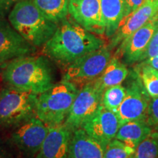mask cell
<instances>
[{"label": "cell", "mask_w": 158, "mask_h": 158, "mask_svg": "<svg viewBox=\"0 0 158 158\" xmlns=\"http://www.w3.org/2000/svg\"><path fill=\"white\" fill-rule=\"evenodd\" d=\"M103 92L92 81L84 85L77 94L64 124L74 131L94 115L102 104Z\"/></svg>", "instance_id": "obj_9"}, {"label": "cell", "mask_w": 158, "mask_h": 158, "mask_svg": "<svg viewBox=\"0 0 158 158\" xmlns=\"http://www.w3.org/2000/svg\"><path fill=\"white\" fill-rule=\"evenodd\" d=\"M147 120L149 125L158 132V97L151 98L148 106Z\"/></svg>", "instance_id": "obj_25"}, {"label": "cell", "mask_w": 158, "mask_h": 158, "mask_svg": "<svg viewBox=\"0 0 158 158\" xmlns=\"http://www.w3.org/2000/svg\"><path fill=\"white\" fill-rule=\"evenodd\" d=\"M157 13L158 0H145L138 8L122 20L115 34L110 37L108 48L111 51L118 47L124 40L155 18Z\"/></svg>", "instance_id": "obj_11"}, {"label": "cell", "mask_w": 158, "mask_h": 158, "mask_svg": "<svg viewBox=\"0 0 158 158\" xmlns=\"http://www.w3.org/2000/svg\"><path fill=\"white\" fill-rule=\"evenodd\" d=\"M158 27L155 18L143 26L117 47L114 56L122 59L125 64L140 62L152 37Z\"/></svg>", "instance_id": "obj_12"}, {"label": "cell", "mask_w": 158, "mask_h": 158, "mask_svg": "<svg viewBox=\"0 0 158 158\" xmlns=\"http://www.w3.org/2000/svg\"><path fill=\"white\" fill-rule=\"evenodd\" d=\"M10 142L4 141L0 138V158H13V152Z\"/></svg>", "instance_id": "obj_27"}, {"label": "cell", "mask_w": 158, "mask_h": 158, "mask_svg": "<svg viewBox=\"0 0 158 158\" xmlns=\"http://www.w3.org/2000/svg\"><path fill=\"white\" fill-rule=\"evenodd\" d=\"M105 149L106 146L78 128L73 133L68 158H103Z\"/></svg>", "instance_id": "obj_16"}, {"label": "cell", "mask_w": 158, "mask_h": 158, "mask_svg": "<svg viewBox=\"0 0 158 158\" xmlns=\"http://www.w3.org/2000/svg\"><path fill=\"white\" fill-rule=\"evenodd\" d=\"M143 62L146 64L149 65V66L152 67V68L158 70V54L156 55L155 56L152 57V58L147 59V60L143 61V62Z\"/></svg>", "instance_id": "obj_30"}, {"label": "cell", "mask_w": 158, "mask_h": 158, "mask_svg": "<svg viewBox=\"0 0 158 158\" xmlns=\"http://www.w3.org/2000/svg\"><path fill=\"white\" fill-rule=\"evenodd\" d=\"M129 72L126 64L117 56H114L102 73L93 81L94 84L99 89L104 92L108 87L122 84L127 78Z\"/></svg>", "instance_id": "obj_19"}, {"label": "cell", "mask_w": 158, "mask_h": 158, "mask_svg": "<svg viewBox=\"0 0 158 158\" xmlns=\"http://www.w3.org/2000/svg\"><path fill=\"white\" fill-rule=\"evenodd\" d=\"M119 127V121L116 114L101 104L94 115L85 122L81 128L106 147L116 138Z\"/></svg>", "instance_id": "obj_14"}, {"label": "cell", "mask_w": 158, "mask_h": 158, "mask_svg": "<svg viewBox=\"0 0 158 158\" xmlns=\"http://www.w3.org/2000/svg\"><path fill=\"white\" fill-rule=\"evenodd\" d=\"M101 10L106 37L110 38L122 21L130 13L126 0H101Z\"/></svg>", "instance_id": "obj_17"}, {"label": "cell", "mask_w": 158, "mask_h": 158, "mask_svg": "<svg viewBox=\"0 0 158 158\" xmlns=\"http://www.w3.org/2000/svg\"><path fill=\"white\" fill-rule=\"evenodd\" d=\"M19 0H0V17H4Z\"/></svg>", "instance_id": "obj_28"}, {"label": "cell", "mask_w": 158, "mask_h": 158, "mask_svg": "<svg viewBox=\"0 0 158 158\" xmlns=\"http://www.w3.org/2000/svg\"><path fill=\"white\" fill-rule=\"evenodd\" d=\"M104 41L71 19L58 24L56 31L43 45L45 56L68 67L84 55L104 46Z\"/></svg>", "instance_id": "obj_1"}, {"label": "cell", "mask_w": 158, "mask_h": 158, "mask_svg": "<svg viewBox=\"0 0 158 158\" xmlns=\"http://www.w3.org/2000/svg\"><path fill=\"white\" fill-rule=\"evenodd\" d=\"M45 16L59 24L68 18L70 0H32Z\"/></svg>", "instance_id": "obj_20"}, {"label": "cell", "mask_w": 158, "mask_h": 158, "mask_svg": "<svg viewBox=\"0 0 158 158\" xmlns=\"http://www.w3.org/2000/svg\"><path fill=\"white\" fill-rule=\"evenodd\" d=\"M158 54V27L152 37L145 52L142 56L141 62L152 58Z\"/></svg>", "instance_id": "obj_26"}, {"label": "cell", "mask_w": 158, "mask_h": 158, "mask_svg": "<svg viewBox=\"0 0 158 158\" xmlns=\"http://www.w3.org/2000/svg\"><path fill=\"white\" fill-rule=\"evenodd\" d=\"M155 18V19L157 20V23H158V13H157V14L156 15V16Z\"/></svg>", "instance_id": "obj_31"}, {"label": "cell", "mask_w": 158, "mask_h": 158, "mask_svg": "<svg viewBox=\"0 0 158 158\" xmlns=\"http://www.w3.org/2000/svg\"><path fill=\"white\" fill-rule=\"evenodd\" d=\"M144 1L145 0H126L128 6H129L130 13L138 8L144 2Z\"/></svg>", "instance_id": "obj_29"}, {"label": "cell", "mask_w": 158, "mask_h": 158, "mask_svg": "<svg viewBox=\"0 0 158 158\" xmlns=\"http://www.w3.org/2000/svg\"><path fill=\"white\" fill-rule=\"evenodd\" d=\"M136 158H158V132L152 131L137 146Z\"/></svg>", "instance_id": "obj_23"}, {"label": "cell", "mask_w": 158, "mask_h": 158, "mask_svg": "<svg viewBox=\"0 0 158 158\" xmlns=\"http://www.w3.org/2000/svg\"><path fill=\"white\" fill-rule=\"evenodd\" d=\"M110 59V49L107 46L102 47L69 64L63 79L83 86L98 78L107 67Z\"/></svg>", "instance_id": "obj_6"}, {"label": "cell", "mask_w": 158, "mask_h": 158, "mask_svg": "<svg viewBox=\"0 0 158 158\" xmlns=\"http://www.w3.org/2000/svg\"><path fill=\"white\" fill-rule=\"evenodd\" d=\"M69 15L85 29L96 35H104L101 0H70Z\"/></svg>", "instance_id": "obj_13"}, {"label": "cell", "mask_w": 158, "mask_h": 158, "mask_svg": "<svg viewBox=\"0 0 158 158\" xmlns=\"http://www.w3.org/2000/svg\"><path fill=\"white\" fill-rule=\"evenodd\" d=\"M126 95L125 86L116 85L104 91L102 98V105L108 110L116 114Z\"/></svg>", "instance_id": "obj_22"}, {"label": "cell", "mask_w": 158, "mask_h": 158, "mask_svg": "<svg viewBox=\"0 0 158 158\" xmlns=\"http://www.w3.org/2000/svg\"><path fill=\"white\" fill-rule=\"evenodd\" d=\"M38 94L7 86L0 89V127L15 128L37 116Z\"/></svg>", "instance_id": "obj_5"}, {"label": "cell", "mask_w": 158, "mask_h": 158, "mask_svg": "<svg viewBox=\"0 0 158 158\" xmlns=\"http://www.w3.org/2000/svg\"><path fill=\"white\" fill-rule=\"evenodd\" d=\"M8 21L20 35L35 47L43 46L58 24L48 19L32 0H19L11 9Z\"/></svg>", "instance_id": "obj_3"}, {"label": "cell", "mask_w": 158, "mask_h": 158, "mask_svg": "<svg viewBox=\"0 0 158 158\" xmlns=\"http://www.w3.org/2000/svg\"><path fill=\"white\" fill-rule=\"evenodd\" d=\"M129 158H136V157H135V155H132V156H131V157H129Z\"/></svg>", "instance_id": "obj_32"}, {"label": "cell", "mask_w": 158, "mask_h": 158, "mask_svg": "<svg viewBox=\"0 0 158 158\" xmlns=\"http://www.w3.org/2000/svg\"><path fill=\"white\" fill-rule=\"evenodd\" d=\"M126 95L116 112L120 125L136 119L146 118L151 98L134 70L129 72L126 83Z\"/></svg>", "instance_id": "obj_7"}, {"label": "cell", "mask_w": 158, "mask_h": 158, "mask_svg": "<svg viewBox=\"0 0 158 158\" xmlns=\"http://www.w3.org/2000/svg\"><path fill=\"white\" fill-rule=\"evenodd\" d=\"M73 133L64 123L51 127L35 158H68Z\"/></svg>", "instance_id": "obj_15"}, {"label": "cell", "mask_w": 158, "mask_h": 158, "mask_svg": "<svg viewBox=\"0 0 158 158\" xmlns=\"http://www.w3.org/2000/svg\"><path fill=\"white\" fill-rule=\"evenodd\" d=\"M78 92L77 85L64 79L56 83L38 95L37 117L49 127L63 124Z\"/></svg>", "instance_id": "obj_4"}, {"label": "cell", "mask_w": 158, "mask_h": 158, "mask_svg": "<svg viewBox=\"0 0 158 158\" xmlns=\"http://www.w3.org/2000/svg\"><path fill=\"white\" fill-rule=\"evenodd\" d=\"M152 131L147 118L133 120L120 125L115 138L136 149L138 144Z\"/></svg>", "instance_id": "obj_18"}, {"label": "cell", "mask_w": 158, "mask_h": 158, "mask_svg": "<svg viewBox=\"0 0 158 158\" xmlns=\"http://www.w3.org/2000/svg\"><path fill=\"white\" fill-rule=\"evenodd\" d=\"M150 98L158 97V70L141 62L134 68Z\"/></svg>", "instance_id": "obj_21"}, {"label": "cell", "mask_w": 158, "mask_h": 158, "mask_svg": "<svg viewBox=\"0 0 158 158\" xmlns=\"http://www.w3.org/2000/svg\"><path fill=\"white\" fill-rule=\"evenodd\" d=\"M50 127L35 116L15 127L10 141L25 158H35Z\"/></svg>", "instance_id": "obj_8"}, {"label": "cell", "mask_w": 158, "mask_h": 158, "mask_svg": "<svg viewBox=\"0 0 158 158\" xmlns=\"http://www.w3.org/2000/svg\"><path fill=\"white\" fill-rule=\"evenodd\" d=\"M135 152V148L114 138L106 147L103 158H129Z\"/></svg>", "instance_id": "obj_24"}, {"label": "cell", "mask_w": 158, "mask_h": 158, "mask_svg": "<svg viewBox=\"0 0 158 158\" xmlns=\"http://www.w3.org/2000/svg\"><path fill=\"white\" fill-rule=\"evenodd\" d=\"M36 47L29 43L4 17H0V69L20 56L34 54Z\"/></svg>", "instance_id": "obj_10"}, {"label": "cell", "mask_w": 158, "mask_h": 158, "mask_svg": "<svg viewBox=\"0 0 158 158\" xmlns=\"http://www.w3.org/2000/svg\"><path fill=\"white\" fill-rule=\"evenodd\" d=\"M2 78L8 86L38 95L56 84L54 69L42 56L27 55L13 59L2 69Z\"/></svg>", "instance_id": "obj_2"}]
</instances>
